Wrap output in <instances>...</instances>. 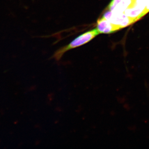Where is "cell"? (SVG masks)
<instances>
[{
    "instance_id": "obj_1",
    "label": "cell",
    "mask_w": 149,
    "mask_h": 149,
    "mask_svg": "<svg viewBox=\"0 0 149 149\" xmlns=\"http://www.w3.org/2000/svg\"><path fill=\"white\" fill-rule=\"evenodd\" d=\"M99 34L100 33L97 28L83 33L75 38L68 45L58 50L54 54V58L56 60H59L66 52L89 42Z\"/></svg>"
},
{
    "instance_id": "obj_2",
    "label": "cell",
    "mask_w": 149,
    "mask_h": 149,
    "mask_svg": "<svg viewBox=\"0 0 149 149\" xmlns=\"http://www.w3.org/2000/svg\"><path fill=\"white\" fill-rule=\"evenodd\" d=\"M111 12V16L109 19V21L119 27L120 29L136 22L134 19L126 16L124 13H114L112 12Z\"/></svg>"
},
{
    "instance_id": "obj_3",
    "label": "cell",
    "mask_w": 149,
    "mask_h": 149,
    "mask_svg": "<svg viewBox=\"0 0 149 149\" xmlns=\"http://www.w3.org/2000/svg\"><path fill=\"white\" fill-rule=\"evenodd\" d=\"M96 28L100 34H110L120 29L119 27L112 24L103 17H101L98 19Z\"/></svg>"
},
{
    "instance_id": "obj_4",
    "label": "cell",
    "mask_w": 149,
    "mask_h": 149,
    "mask_svg": "<svg viewBox=\"0 0 149 149\" xmlns=\"http://www.w3.org/2000/svg\"><path fill=\"white\" fill-rule=\"evenodd\" d=\"M144 10L145 9L134 4L133 2L130 6L125 10L124 13L126 16L134 19L136 22L144 16Z\"/></svg>"
},
{
    "instance_id": "obj_5",
    "label": "cell",
    "mask_w": 149,
    "mask_h": 149,
    "mask_svg": "<svg viewBox=\"0 0 149 149\" xmlns=\"http://www.w3.org/2000/svg\"><path fill=\"white\" fill-rule=\"evenodd\" d=\"M149 12V0H147L146 6V8L144 10L143 15H146Z\"/></svg>"
}]
</instances>
